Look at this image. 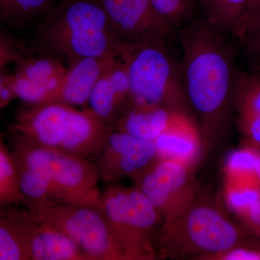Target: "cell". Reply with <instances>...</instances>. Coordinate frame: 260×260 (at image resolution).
<instances>
[{
    "instance_id": "1",
    "label": "cell",
    "mask_w": 260,
    "mask_h": 260,
    "mask_svg": "<svg viewBox=\"0 0 260 260\" xmlns=\"http://www.w3.org/2000/svg\"><path fill=\"white\" fill-rule=\"evenodd\" d=\"M181 78L191 109L199 118L203 147L216 144L229 131L241 73L225 34L205 20L179 35Z\"/></svg>"
},
{
    "instance_id": "2",
    "label": "cell",
    "mask_w": 260,
    "mask_h": 260,
    "mask_svg": "<svg viewBox=\"0 0 260 260\" xmlns=\"http://www.w3.org/2000/svg\"><path fill=\"white\" fill-rule=\"evenodd\" d=\"M119 37L99 0H61L37 24L30 48L68 68L91 57H121Z\"/></svg>"
},
{
    "instance_id": "3",
    "label": "cell",
    "mask_w": 260,
    "mask_h": 260,
    "mask_svg": "<svg viewBox=\"0 0 260 260\" xmlns=\"http://www.w3.org/2000/svg\"><path fill=\"white\" fill-rule=\"evenodd\" d=\"M241 246H259L218 207L198 197L181 213L162 220L159 228V257L217 259Z\"/></svg>"
},
{
    "instance_id": "4",
    "label": "cell",
    "mask_w": 260,
    "mask_h": 260,
    "mask_svg": "<svg viewBox=\"0 0 260 260\" xmlns=\"http://www.w3.org/2000/svg\"><path fill=\"white\" fill-rule=\"evenodd\" d=\"M28 106L10 124V135L83 158L98 155L114 128L88 107L79 110L60 102Z\"/></svg>"
},
{
    "instance_id": "5",
    "label": "cell",
    "mask_w": 260,
    "mask_h": 260,
    "mask_svg": "<svg viewBox=\"0 0 260 260\" xmlns=\"http://www.w3.org/2000/svg\"><path fill=\"white\" fill-rule=\"evenodd\" d=\"M121 59L129 75L133 103L162 106L191 116L180 66L168 49L165 37L129 44Z\"/></svg>"
},
{
    "instance_id": "6",
    "label": "cell",
    "mask_w": 260,
    "mask_h": 260,
    "mask_svg": "<svg viewBox=\"0 0 260 260\" xmlns=\"http://www.w3.org/2000/svg\"><path fill=\"white\" fill-rule=\"evenodd\" d=\"M99 210L123 260L159 257L158 226L162 219L139 189L111 184L102 192Z\"/></svg>"
},
{
    "instance_id": "7",
    "label": "cell",
    "mask_w": 260,
    "mask_h": 260,
    "mask_svg": "<svg viewBox=\"0 0 260 260\" xmlns=\"http://www.w3.org/2000/svg\"><path fill=\"white\" fill-rule=\"evenodd\" d=\"M10 136L13 153L47 176L58 203L99 209L102 192L96 165L83 157Z\"/></svg>"
},
{
    "instance_id": "8",
    "label": "cell",
    "mask_w": 260,
    "mask_h": 260,
    "mask_svg": "<svg viewBox=\"0 0 260 260\" xmlns=\"http://www.w3.org/2000/svg\"><path fill=\"white\" fill-rule=\"evenodd\" d=\"M28 209L34 216L64 233L89 260H123L105 218L98 208L52 203Z\"/></svg>"
},
{
    "instance_id": "9",
    "label": "cell",
    "mask_w": 260,
    "mask_h": 260,
    "mask_svg": "<svg viewBox=\"0 0 260 260\" xmlns=\"http://www.w3.org/2000/svg\"><path fill=\"white\" fill-rule=\"evenodd\" d=\"M193 167L156 159L132 179L165 220L186 209L198 197Z\"/></svg>"
},
{
    "instance_id": "10",
    "label": "cell",
    "mask_w": 260,
    "mask_h": 260,
    "mask_svg": "<svg viewBox=\"0 0 260 260\" xmlns=\"http://www.w3.org/2000/svg\"><path fill=\"white\" fill-rule=\"evenodd\" d=\"M98 155L99 178L107 183L134 177L157 159L154 142L139 139L114 128L108 133Z\"/></svg>"
},
{
    "instance_id": "11",
    "label": "cell",
    "mask_w": 260,
    "mask_h": 260,
    "mask_svg": "<svg viewBox=\"0 0 260 260\" xmlns=\"http://www.w3.org/2000/svg\"><path fill=\"white\" fill-rule=\"evenodd\" d=\"M16 207L2 210L16 225L28 260H89L64 233L34 216L28 208L18 209Z\"/></svg>"
},
{
    "instance_id": "12",
    "label": "cell",
    "mask_w": 260,
    "mask_h": 260,
    "mask_svg": "<svg viewBox=\"0 0 260 260\" xmlns=\"http://www.w3.org/2000/svg\"><path fill=\"white\" fill-rule=\"evenodd\" d=\"M10 73L16 99L28 105L44 104L57 88L68 68L55 58L30 52L15 64Z\"/></svg>"
},
{
    "instance_id": "13",
    "label": "cell",
    "mask_w": 260,
    "mask_h": 260,
    "mask_svg": "<svg viewBox=\"0 0 260 260\" xmlns=\"http://www.w3.org/2000/svg\"><path fill=\"white\" fill-rule=\"evenodd\" d=\"M99 2L114 30L127 45L150 38H167L170 32L154 10L151 0Z\"/></svg>"
},
{
    "instance_id": "14",
    "label": "cell",
    "mask_w": 260,
    "mask_h": 260,
    "mask_svg": "<svg viewBox=\"0 0 260 260\" xmlns=\"http://www.w3.org/2000/svg\"><path fill=\"white\" fill-rule=\"evenodd\" d=\"M133 103L131 85L125 63L115 58L98 80L89 98L88 106L104 122H114Z\"/></svg>"
},
{
    "instance_id": "15",
    "label": "cell",
    "mask_w": 260,
    "mask_h": 260,
    "mask_svg": "<svg viewBox=\"0 0 260 260\" xmlns=\"http://www.w3.org/2000/svg\"><path fill=\"white\" fill-rule=\"evenodd\" d=\"M187 118L191 116L162 106L133 103L118 118L113 127L139 139L155 142Z\"/></svg>"
},
{
    "instance_id": "16",
    "label": "cell",
    "mask_w": 260,
    "mask_h": 260,
    "mask_svg": "<svg viewBox=\"0 0 260 260\" xmlns=\"http://www.w3.org/2000/svg\"><path fill=\"white\" fill-rule=\"evenodd\" d=\"M115 58L117 57L88 58L72 65L46 103H64L75 107L88 106L98 80Z\"/></svg>"
},
{
    "instance_id": "17",
    "label": "cell",
    "mask_w": 260,
    "mask_h": 260,
    "mask_svg": "<svg viewBox=\"0 0 260 260\" xmlns=\"http://www.w3.org/2000/svg\"><path fill=\"white\" fill-rule=\"evenodd\" d=\"M157 159L193 166L199 158L203 139L192 118H187L168 130L154 142Z\"/></svg>"
},
{
    "instance_id": "18",
    "label": "cell",
    "mask_w": 260,
    "mask_h": 260,
    "mask_svg": "<svg viewBox=\"0 0 260 260\" xmlns=\"http://www.w3.org/2000/svg\"><path fill=\"white\" fill-rule=\"evenodd\" d=\"M225 203L236 215L260 200V181L256 171L225 170Z\"/></svg>"
},
{
    "instance_id": "19",
    "label": "cell",
    "mask_w": 260,
    "mask_h": 260,
    "mask_svg": "<svg viewBox=\"0 0 260 260\" xmlns=\"http://www.w3.org/2000/svg\"><path fill=\"white\" fill-rule=\"evenodd\" d=\"M14 156L18 167L20 189L28 208L59 203L56 201L47 176L39 169L23 161L15 154Z\"/></svg>"
},
{
    "instance_id": "20",
    "label": "cell",
    "mask_w": 260,
    "mask_h": 260,
    "mask_svg": "<svg viewBox=\"0 0 260 260\" xmlns=\"http://www.w3.org/2000/svg\"><path fill=\"white\" fill-rule=\"evenodd\" d=\"M201 3L205 20L214 28L237 37L248 0H198Z\"/></svg>"
},
{
    "instance_id": "21",
    "label": "cell",
    "mask_w": 260,
    "mask_h": 260,
    "mask_svg": "<svg viewBox=\"0 0 260 260\" xmlns=\"http://www.w3.org/2000/svg\"><path fill=\"white\" fill-rule=\"evenodd\" d=\"M59 3L55 0H0V18L13 27L39 23Z\"/></svg>"
},
{
    "instance_id": "22",
    "label": "cell",
    "mask_w": 260,
    "mask_h": 260,
    "mask_svg": "<svg viewBox=\"0 0 260 260\" xmlns=\"http://www.w3.org/2000/svg\"><path fill=\"white\" fill-rule=\"evenodd\" d=\"M25 203L20 189L14 154L4 140L0 139V206L1 210Z\"/></svg>"
},
{
    "instance_id": "23",
    "label": "cell",
    "mask_w": 260,
    "mask_h": 260,
    "mask_svg": "<svg viewBox=\"0 0 260 260\" xmlns=\"http://www.w3.org/2000/svg\"><path fill=\"white\" fill-rule=\"evenodd\" d=\"M236 108L239 116L260 115V70L241 74Z\"/></svg>"
},
{
    "instance_id": "24",
    "label": "cell",
    "mask_w": 260,
    "mask_h": 260,
    "mask_svg": "<svg viewBox=\"0 0 260 260\" xmlns=\"http://www.w3.org/2000/svg\"><path fill=\"white\" fill-rule=\"evenodd\" d=\"M0 260H28L16 225L3 210L0 216Z\"/></svg>"
},
{
    "instance_id": "25",
    "label": "cell",
    "mask_w": 260,
    "mask_h": 260,
    "mask_svg": "<svg viewBox=\"0 0 260 260\" xmlns=\"http://www.w3.org/2000/svg\"><path fill=\"white\" fill-rule=\"evenodd\" d=\"M197 1L198 0H151L157 15L170 30L187 18Z\"/></svg>"
},
{
    "instance_id": "26",
    "label": "cell",
    "mask_w": 260,
    "mask_h": 260,
    "mask_svg": "<svg viewBox=\"0 0 260 260\" xmlns=\"http://www.w3.org/2000/svg\"><path fill=\"white\" fill-rule=\"evenodd\" d=\"M0 64L1 70H4L5 66L10 63L15 64L22 57L26 55L30 51V48L25 45L11 36L7 35L1 32L0 40Z\"/></svg>"
},
{
    "instance_id": "27",
    "label": "cell",
    "mask_w": 260,
    "mask_h": 260,
    "mask_svg": "<svg viewBox=\"0 0 260 260\" xmlns=\"http://www.w3.org/2000/svg\"><path fill=\"white\" fill-rule=\"evenodd\" d=\"M238 125L246 145L260 150V115L239 116Z\"/></svg>"
},
{
    "instance_id": "28",
    "label": "cell",
    "mask_w": 260,
    "mask_h": 260,
    "mask_svg": "<svg viewBox=\"0 0 260 260\" xmlns=\"http://www.w3.org/2000/svg\"><path fill=\"white\" fill-rule=\"evenodd\" d=\"M260 24V0H248L237 37L242 39Z\"/></svg>"
},
{
    "instance_id": "29",
    "label": "cell",
    "mask_w": 260,
    "mask_h": 260,
    "mask_svg": "<svg viewBox=\"0 0 260 260\" xmlns=\"http://www.w3.org/2000/svg\"><path fill=\"white\" fill-rule=\"evenodd\" d=\"M237 215L245 230L260 241V200Z\"/></svg>"
},
{
    "instance_id": "30",
    "label": "cell",
    "mask_w": 260,
    "mask_h": 260,
    "mask_svg": "<svg viewBox=\"0 0 260 260\" xmlns=\"http://www.w3.org/2000/svg\"><path fill=\"white\" fill-rule=\"evenodd\" d=\"M217 259L260 260V246H241L219 256Z\"/></svg>"
},
{
    "instance_id": "31",
    "label": "cell",
    "mask_w": 260,
    "mask_h": 260,
    "mask_svg": "<svg viewBox=\"0 0 260 260\" xmlns=\"http://www.w3.org/2000/svg\"><path fill=\"white\" fill-rule=\"evenodd\" d=\"M16 99L14 88L10 80V73L1 71L0 77V109H3Z\"/></svg>"
},
{
    "instance_id": "32",
    "label": "cell",
    "mask_w": 260,
    "mask_h": 260,
    "mask_svg": "<svg viewBox=\"0 0 260 260\" xmlns=\"http://www.w3.org/2000/svg\"><path fill=\"white\" fill-rule=\"evenodd\" d=\"M242 40L245 41L249 51L260 61V24Z\"/></svg>"
},
{
    "instance_id": "33",
    "label": "cell",
    "mask_w": 260,
    "mask_h": 260,
    "mask_svg": "<svg viewBox=\"0 0 260 260\" xmlns=\"http://www.w3.org/2000/svg\"><path fill=\"white\" fill-rule=\"evenodd\" d=\"M256 174H257L258 178H259V180L260 181V151L259 155H258L257 160H256Z\"/></svg>"
}]
</instances>
